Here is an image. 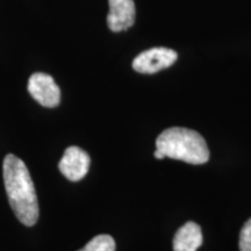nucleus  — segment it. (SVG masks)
Returning a JSON list of instances; mask_svg holds the SVG:
<instances>
[{
	"instance_id": "1",
	"label": "nucleus",
	"mask_w": 251,
	"mask_h": 251,
	"mask_svg": "<svg viewBox=\"0 0 251 251\" xmlns=\"http://www.w3.org/2000/svg\"><path fill=\"white\" fill-rule=\"evenodd\" d=\"M8 202L21 224L31 227L39 219V202L33 180L24 161L8 153L2 164Z\"/></svg>"
},
{
	"instance_id": "2",
	"label": "nucleus",
	"mask_w": 251,
	"mask_h": 251,
	"mask_svg": "<svg viewBox=\"0 0 251 251\" xmlns=\"http://www.w3.org/2000/svg\"><path fill=\"white\" fill-rule=\"evenodd\" d=\"M156 149L165 157L190 164H205L209 159L206 141L197 131L172 127L161 133L156 140Z\"/></svg>"
},
{
	"instance_id": "3",
	"label": "nucleus",
	"mask_w": 251,
	"mask_h": 251,
	"mask_svg": "<svg viewBox=\"0 0 251 251\" xmlns=\"http://www.w3.org/2000/svg\"><path fill=\"white\" fill-rule=\"evenodd\" d=\"M27 89L30 96L45 107H56L61 101V90L50 75L33 74L28 80Z\"/></svg>"
},
{
	"instance_id": "4",
	"label": "nucleus",
	"mask_w": 251,
	"mask_h": 251,
	"mask_svg": "<svg viewBox=\"0 0 251 251\" xmlns=\"http://www.w3.org/2000/svg\"><path fill=\"white\" fill-rule=\"evenodd\" d=\"M178 54L169 48H151L141 52L133 61V69L140 74H156L170 68L177 61Z\"/></svg>"
},
{
	"instance_id": "5",
	"label": "nucleus",
	"mask_w": 251,
	"mask_h": 251,
	"mask_svg": "<svg viewBox=\"0 0 251 251\" xmlns=\"http://www.w3.org/2000/svg\"><path fill=\"white\" fill-rule=\"evenodd\" d=\"M90 156L78 147H69L59 161V171L71 181L83 179L90 168Z\"/></svg>"
},
{
	"instance_id": "6",
	"label": "nucleus",
	"mask_w": 251,
	"mask_h": 251,
	"mask_svg": "<svg viewBox=\"0 0 251 251\" xmlns=\"http://www.w3.org/2000/svg\"><path fill=\"white\" fill-rule=\"evenodd\" d=\"M107 25L112 31L128 29L135 23L134 0H108Z\"/></svg>"
},
{
	"instance_id": "7",
	"label": "nucleus",
	"mask_w": 251,
	"mask_h": 251,
	"mask_svg": "<svg viewBox=\"0 0 251 251\" xmlns=\"http://www.w3.org/2000/svg\"><path fill=\"white\" fill-rule=\"evenodd\" d=\"M201 244V228L192 221L178 229L174 237V251H197Z\"/></svg>"
},
{
	"instance_id": "8",
	"label": "nucleus",
	"mask_w": 251,
	"mask_h": 251,
	"mask_svg": "<svg viewBox=\"0 0 251 251\" xmlns=\"http://www.w3.org/2000/svg\"><path fill=\"white\" fill-rule=\"evenodd\" d=\"M78 251H115V241L109 235H98Z\"/></svg>"
},
{
	"instance_id": "9",
	"label": "nucleus",
	"mask_w": 251,
	"mask_h": 251,
	"mask_svg": "<svg viewBox=\"0 0 251 251\" xmlns=\"http://www.w3.org/2000/svg\"><path fill=\"white\" fill-rule=\"evenodd\" d=\"M240 250L251 251V219L244 224L240 234Z\"/></svg>"
},
{
	"instance_id": "10",
	"label": "nucleus",
	"mask_w": 251,
	"mask_h": 251,
	"mask_svg": "<svg viewBox=\"0 0 251 251\" xmlns=\"http://www.w3.org/2000/svg\"><path fill=\"white\" fill-rule=\"evenodd\" d=\"M153 156H155V158H157V159H163V158H165V156L163 155V153L159 151V150H157L156 149V151L153 152Z\"/></svg>"
}]
</instances>
